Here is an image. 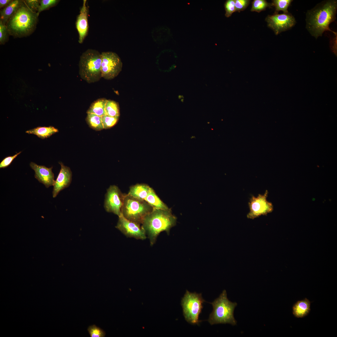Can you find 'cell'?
Listing matches in <instances>:
<instances>
[{"mask_svg":"<svg viewBox=\"0 0 337 337\" xmlns=\"http://www.w3.org/2000/svg\"><path fill=\"white\" fill-rule=\"evenodd\" d=\"M337 1L328 0L319 4L307 13L306 28L316 38L326 31H331L330 24L336 19Z\"/></svg>","mask_w":337,"mask_h":337,"instance_id":"6da1fadb","label":"cell"},{"mask_svg":"<svg viewBox=\"0 0 337 337\" xmlns=\"http://www.w3.org/2000/svg\"><path fill=\"white\" fill-rule=\"evenodd\" d=\"M177 217L172 214L171 209L154 208L143 221L141 226L149 240L150 245L155 243L160 233L165 231L169 234L170 229L175 226Z\"/></svg>","mask_w":337,"mask_h":337,"instance_id":"7a4b0ae2","label":"cell"},{"mask_svg":"<svg viewBox=\"0 0 337 337\" xmlns=\"http://www.w3.org/2000/svg\"><path fill=\"white\" fill-rule=\"evenodd\" d=\"M23 3L7 22L9 35L21 38L29 36L35 31L39 15Z\"/></svg>","mask_w":337,"mask_h":337,"instance_id":"3957f363","label":"cell"},{"mask_svg":"<svg viewBox=\"0 0 337 337\" xmlns=\"http://www.w3.org/2000/svg\"><path fill=\"white\" fill-rule=\"evenodd\" d=\"M101 54L97 50L88 49L81 55L79 63V74L88 83L98 81L102 77Z\"/></svg>","mask_w":337,"mask_h":337,"instance_id":"277c9868","label":"cell"},{"mask_svg":"<svg viewBox=\"0 0 337 337\" xmlns=\"http://www.w3.org/2000/svg\"><path fill=\"white\" fill-rule=\"evenodd\" d=\"M209 303L213 307L212 311L207 320L211 325L229 324L235 325L237 324L234 311L237 304L229 300L225 290L223 291L218 297Z\"/></svg>","mask_w":337,"mask_h":337,"instance_id":"5b68a950","label":"cell"},{"mask_svg":"<svg viewBox=\"0 0 337 337\" xmlns=\"http://www.w3.org/2000/svg\"><path fill=\"white\" fill-rule=\"evenodd\" d=\"M154 208L145 201L125 194L121 214L127 220L140 225Z\"/></svg>","mask_w":337,"mask_h":337,"instance_id":"8992f818","label":"cell"},{"mask_svg":"<svg viewBox=\"0 0 337 337\" xmlns=\"http://www.w3.org/2000/svg\"><path fill=\"white\" fill-rule=\"evenodd\" d=\"M206 302L201 293H191L186 291L182 298L181 304L185 320L192 325H198L201 321L199 320V315L203 308V304Z\"/></svg>","mask_w":337,"mask_h":337,"instance_id":"52a82bcc","label":"cell"},{"mask_svg":"<svg viewBox=\"0 0 337 337\" xmlns=\"http://www.w3.org/2000/svg\"><path fill=\"white\" fill-rule=\"evenodd\" d=\"M102 77L110 80L116 77L122 70V63L118 55L112 51L101 53Z\"/></svg>","mask_w":337,"mask_h":337,"instance_id":"ba28073f","label":"cell"},{"mask_svg":"<svg viewBox=\"0 0 337 337\" xmlns=\"http://www.w3.org/2000/svg\"><path fill=\"white\" fill-rule=\"evenodd\" d=\"M125 193H123L118 187L113 185L107 189L105 195L104 208L108 212H111L118 217L121 214Z\"/></svg>","mask_w":337,"mask_h":337,"instance_id":"9c48e42d","label":"cell"},{"mask_svg":"<svg viewBox=\"0 0 337 337\" xmlns=\"http://www.w3.org/2000/svg\"><path fill=\"white\" fill-rule=\"evenodd\" d=\"M268 192L266 190L263 194L252 196L248 203L249 212L247 215L248 218L253 219L262 215H266L273 209L272 203L267 200Z\"/></svg>","mask_w":337,"mask_h":337,"instance_id":"30bf717a","label":"cell"},{"mask_svg":"<svg viewBox=\"0 0 337 337\" xmlns=\"http://www.w3.org/2000/svg\"><path fill=\"white\" fill-rule=\"evenodd\" d=\"M268 27L276 35L290 29L295 24L294 17L289 12L268 15L265 19Z\"/></svg>","mask_w":337,"mask_h":337,"instance_id":"8fae6325","label":"cell"},{"mask_svg":"<svg viewBox=\"0 0 337 337\" xmlns=\"http://www.w3.org/2000/svg\"><path fill=\"white\" fill-rule=\"evenodd\" d=\"M118 217L115 227L126 237L141 240L147 238L144 230L140 225L127 220L122 214Z\"/></svg>","mask_w":337,"mask_h":337,"instance_id":"7c38bea8","label":"cell"},{"mask_svg":"<svg viewBox=\"0 0 337 337\" xmlns=\"http://www.w3.org/2000/svg\"><path fill=\"white\" fill-rule=\"evenodd\" d=\"M87 0H83L80 13L76 18V25L79 34L78 42L82 44L87 35L88 31V15L89 9Z\"/></svg>","mask_w":337,"mask_h":337,"instance_id":"4fadbf2b","label":"cell"},{"mask_svg":"<svg viewBox=\"0 0 337 337\" xmlns=\"http://www.w3.org/2000/svg\"><path fill=\"white\" fill-rule=\"evenodd\" d=\"M30 165L35 171V177L40 183L43 184L47 188L53 186L55 180L54 174L52 172V167L48 168L44 165H38L33 162L30 163Z\"/></svg>","mask_w":337,"mask_h":337,"instance_id":"5bb4252c","label":"cell"},{"mask_svg":"<svg viewBox=\"0 0 337 337\" xmlns=\"http://www.w3.org/2000/svg\"><path fill=\"white\" fill-rule=\"evenodd\" d=\"M59 164L61 168L53 185V198L56 197L61 191L69 187L72 180V172L70 168L64 165L61 162Z\"/></svg>","mask_w":337,"mask_h":337,"instance_id":"9a60e30c","label":"cell"},{"mask_svg":"<svg viewBox=\"0 0 337 337\" xmlns=\"http://www.w3.org/2000/svg\"><path fill=\"white\" fill-rule=\"evenodd\" d=\"M23 0H12L7 6L2 9L0 12V20L3 24L14 14L23 3Z\"/></svg>","mask_w":337,"mask_h":337,"instance_id":"2e32d148","label":"cell"},{"mask_svg":"<svg viewBox=\"0 0 337 337\" xmlns=\"http://www.w3.org/2000/svg\"><path fill=\"white\" fill-rule=\"evenodd\" d=\"M310 302L306 298L297 301L292 307V313L297 318L307 316L310 310Z\"/></svg>","mask_w":337,"mask_h":337,"instance_id":"e0dca14e","label":"cell"},{"mask_svg":"<svg viewBox=\"0 0 337 337\" xmlns=\"http://www.w3.org/2000/svg\"><path fill=\"white\" fill-rule=\"evenodd\" d=\"M151 187L145 183H137L131 186L128 193L138 199L144 200Z\"/></svg>","mask_w":337,"mask_h":337,"instance_id":"ac0fdd59","label":"cell"},{"mask_svg":"<svg viewBox=\"0 0 337 337\" xmlns=\"http://www.w3.org/2000/svg\"><path fill=\"white\" fill-rule=\"evenodd\" d=\"M58 132V129L53 126L37 127L32 129L27 130L26 133L37 135L42 139H45L49 137L53 134Z\"/></svg>","mask_w":337,"mask_h":337,"instance_id":"d6986e66","label":"cell"},{"mask_svg":"<svg viewBox=\"0 0 337 337\" xmlns=\"http://www.w3.org/2000/svg\"><path fill=\"white\" fill-rule=\"evenodd\" d=\"M144 200L156 208L164 209L169 208L166 204L158 196L154 189L151 187Z\"/></svg>","mask_w":337,"mask_h":337,"instance_id":"ffe728a7","label":"cell"},{"mask_svg":"<svg viewBox=\"0 0 337 337\" xmlns=\"http://www.w3.org/2000/svg\"><path fill=\"white\" fill-rule=\"evenodd\" d=\"M107 100L104 98L99 99L93 102L87 111V113H92L101 116L106 115L105 105Z\"/></svg>","mask_w":337,"mask_h":337,"instance_id":"44dd1931","label":"cell"},{"mask_svg":"<svg viewBox=\"0 0 337 337\" xmlns=\"http://www.w3.org/2000/svg\"><path fill=\"white\" fill-rule=\"evenodd\" d=\"M86 121L90 127L96 130L104 129L101 117L92 113H87Z\"/></svg>","mask_w":337,"mask_h":337,"instance_id":"7402d4cb","label":"cell"},{"mask_svg":"<svg viewBox=\"0 0 337 337\" xmlns=\"http://www.w3.org/2000/svg\"><path fill=\"white\" fill-rule=\"evenodd\" d=\"M105 110L106 115L112 117H119L120 115V108L118 103L114 100H107L106 102Z\"/></svg>","mask_w":337,"mask_h":337,"instance_id":"603a6c76","label":"cell"},{"mask_svg":"<svg viewBox=\"0 0 337 337\" xmlns=\"http://www.w3.org/2000/svg\"><path fill=\"white\" fill-rule=\"evenodd\" d=\"M291 0H273L271 3V6L275 8V14H277L281 11L284 13H288V8L292 1Z\"/></svg>","mask_w":337,"mask_h":337,"instance_id":"cb8c5ba5","label":"cell"},{"mask_svg":"<svg viewBox=\"0 0 337 337\" xmlns=\"http://www.w3.org/2000/svg\"><path fill=\"white\" fill-rule=\"evenodd\" d=\"M251 12H260L265 10L267 7H271V3H268L265 0H254L252 2Z\"/></svg>","mask_w":337,"mask_h":337,"instance_id":"d4e9b609","label":"cell"},{"mask_svg":"<svg viewBox=\"0 0 337 337\" xmlns=\"http://www.w3.org/2000/svg\"><path fill=\"white\" fill-rule=\"evenodd\" d=\"M119 117H112L107 115L101 117L104 129L110 128L115 125L119 119Z\"/></svg>","mask_w":337,"mask_h":337,"instance_id":"484cf974","label":"cell"},{"mask_svg":"<svg viewBox=\"0 0 337 337\" xmlns=\"http://www.w3.org/2000/svg\"><path fill=\"white\" fill-rule=\"evenodd\" d=\"M59 1V0H41L37 14L39 15L41 12L55 6Z\"/></svg>","mask_w":337,"mask_h":337,"instance_id":"4316f807","label":"cell"},{"mask_svg":"<svg viewBox=\"0 0 337 337\" xmlns=\"http://www.w3.org/2000/svg\"><path fill=\"white\" fill-rule=\"evenodd\" d=\"M87 331L90 337H104L105 335V331L95 325L89 326Z\"/></svg>","mask_w":337,"mask_h":337,"instance_id":"83f0119b","label":"cell"},{"mask_svg":"<svg viewBox=\"0 0 337 337\" xmlns=\"http://www.w3.org/2000/svg\"><path fill=\"white\" fill-rule=\"evenodd\" d=\"M9 34L6 25L0 20V43L4 44L8 40Z\"/></svg>","mask_w":337,"mask_h":337,"instance_id":"f1b7e54d","label":"cell"},{"mask_svg":"<svg viewBox=\"0 0 337 337\" xmlns=\"http://www.w3.org/2000/svg\"><path fill=\"white\" fill-rule=\"evenodd\" d=\"M225 11V16L227 17L231 16L232 14L236 12L235 0H227L224 3Z\"/></svg>","mask_w":337,"mask_h":337,"instance_id":"f546056e","label":"cell"},{"mask_svg":"<svg viewBox=\"0 0 337 337\" xmlns=\"http://www.w3.org/2000/svg\"><path fill=\"white\" fill-rule=\"evenodd\" d=\"M25 4L32 11L37 12L39 8L40 0H23Z\"/></svg>","mask_w":337,"mask_h":337,"instance_id":"4dcf8cb0","label":"cell"},{"mask_svg":"<svg viewBox=\"0 0 337 337\" xmlns=\"http://www.w3.org/2000/svg\"><path fill=\"white\" fill-rule=\"evenodd\" d=\"M249 0H235L236 12H240L245 10L249 4Z\"/></svg>","mask_w":337,"mask_h":337,"instance_id":"1f68e13d","label":"cell"},{"mask_svg":"<svg viewBox=\"0 0 337 337\" xmlns=\"http://www.w3.org/2000/svg\"><path fill=\"white\" fill-rule=\"evenodd\" d=\"M21 153V151H20L13 156H9L4 158L0 163V168H5L8 167L14 159Z\"/></svg>","mask_w":337,"mask_h":337,"instance_id":"d6a6232c","label":"cell"},{"mask_svg":"<svg viewBox=\"0 0 337 337\" xmlns=\"http://www.w3.org/2000/svg\"><path fill=\"white\" fill-rule=\"evenodd\" d=\"M12 0H0V7L3 8L9 4Z\"/></svg>","mask_w":337,"mask_h":337,"instance_id":"836d02e7","label":"cell"}]
</instances>
